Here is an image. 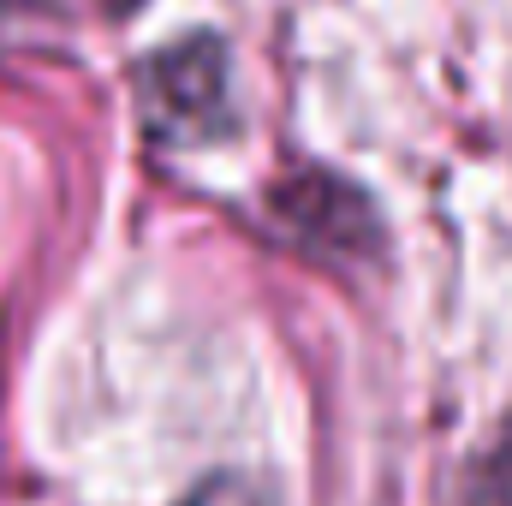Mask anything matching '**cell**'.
<instances>
[{
    "label": "cell",
    "instance_id": "6da1fadb",
    "mask_svg": "<svg viewBox=\"0 0 512 506\" xmlns=\"http://www.w3.org/2000/svg\"><path fill=\"white\" fill-rule=\"evenodd\" d=\"M137 108H143V126L179 149L233 137L239 108H233L227 48L215 36H185V42L149 54L137 72Z\"/></svg>",
    "mask_w": 512,
    "mask_h": 506
},
{
    "label": "cell",
    "instance_id": "7a4b0ae2",
    "mask_svg": "<svg viewBox=\"0 0 512 506\" xmlns=\"http://www.w3.org/2000/svg\"><path fill=\"white\" fill-rule=\"evenodd\" d=\"M268 215H274V227H280L298 251L328 256V262H358V256L376 251V239H382L376 203H370L358 185H346V179H334V173H322V167L292 173V179L268 197Z\"/></svg>",
    "mask_w": 512,
    "mask_h": 506
},
{
    "label": "cell",
    "instance_id": "3957f363",
    "mask_svg": "<svg viewBox=\"0 0 512 506\" xmlns=\"http://www.w3.org/2000/svg\"><path fill=\"white\" fill-rule=\"evenodd\" d=\"M459 506H512V423L495 435V447L465 471Z\"/></svg>",
    "mask_w": 512,
    "mask_h": 506
},
{
    "label": "cell",
    "instance_id": "277c9868",
    "mask_svg": "<svg viewBox=\"0 0 512 506\" xmlns=\"http://www.w3.org/2000/svg\"><path fill=\"white\" fill-rule=\"evenodd\" d=\"M179 506H274V501H268V489H262V483L239 477V471H221V477H203V483H197Z\"/></svg>",
    "mask_w": 512,
    "mask_h": 506
},
{
    "label": "cell",
    "instance_id": "5b68a950",
    "mask_svg": "<svg viewBox=\"0 0 512 506\" xmlns=\"http://www.w3.org/2000/svg\"><path fill=\"white\" fill-rule=\"evenodd\" d=\"M114 6H131V0H114Z\"/></svg>",
    "mask_w": 512,
    "mask_h": 506
}]
</instances>
